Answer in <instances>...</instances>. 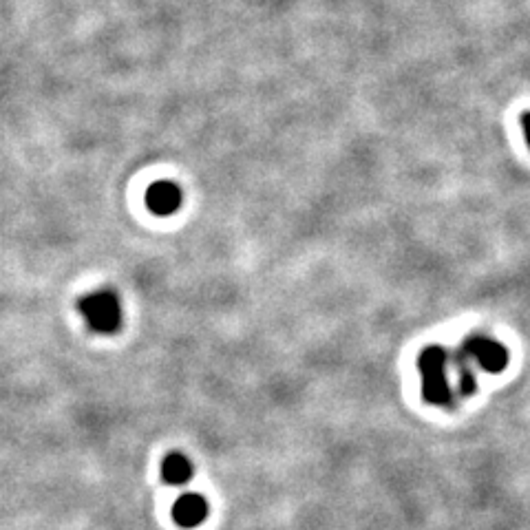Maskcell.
Listing matches in <instances>:
<instances>
[{"label": "cell", "mask_w": 530, "mask_h": 530, "mask_svg": "<svg viewBox=\"0 0 530 530\" xmlns=\"http://www.w3.org/2000/svg\"><path fill=\"white\" fill-rule=\"evenodd\" d=\"M462 358L471 360L473 365L484 369L486 374H500V371L508 365L506 347L484 334H473L466 338Z\"/></svg>", "instance_id": "3957f363"}, {"label": "cell", "mask_w": 530, "mask_h": 530, "mask_svg": "<svg viewBox=\"0 0 530 530\" xmlns=\"http://www.w3.org/2000/svg\"><path fill=\"white\" fill-rule=\"evenodd\" d=\"M210 504L201 493H182L173 504V519L179 528H197L208 519Z\"/></svg>", "instance_id": "277c9868"}, {"label": "cell", "mask_w": 530, "mask_h": 530, "mask_svg": "<svg viewBox=\"0 0 530 530\" xmlns=\"http://www.w3.org/2000/svg\"><path fill=\"white\" fill-rule=\"evenodd\" d=\"M182 188L173 182H155L146 190V206L153 215L159 217H171L182 208Z\"/></svg>", "instance_id": "5b68a950"}, {"label": "cell", "mask_w": 530, "mask_h": 530, "mask_svg": "<svg viewBox=\"0 0 530 530\" xmlns=\"http://www.w3.org/2000/svg\"><path fill=\"white\" fill-rule=\"evenodd\" d=\"M78 312L95 334H115L124 321L120 296L109 288L84 294L78 301Z\"/></svg>", "instance_id": "7a4b0ae2"}, {"label": "cell", "mask_w": 530, "mask_h": 530, "mask_svg": "<svg viewBox=\"0 0 530 530\" xmlns=\"http://www.w3.org/2000/svg\"><path fill=\"white\" fill-rule=\"evenodd\" d=\"M522 129H524V135H526V142L530 146V113L522 115Z\"/></svg>", "instance_id": "52a82bcc"}, {"label": "cell", "mask_w": 530, "mask_h": 530, "mask_svg": "<svg viewBox=\"0 0 530 530\" xmlns=\"http://www.w3.org/2000/svg\"><path fill=\"white\" fill-rule=\"evenodd\" d=\"M418 371L422 380V396L431 405L449 407L453 402V389L449 385V356L442 347L422 349L418 358Z\"/></svg>", "instance_id": "6da1fadb"}, {"label": "cell", "mask_w": 530, "mask_h": 530, "mask_svg": "<svg viewBox=\"0 0 530 530\" xmlns=\"http://www.w3.org/2000/svg\"><path fill=\"white\" fill-rule=\"evenodd\" d=\"M195 475V464L184 453H168L162 462V480L168 486H186Z\"/></svg>", "instance_id": "8992f818"}]
</instances>
